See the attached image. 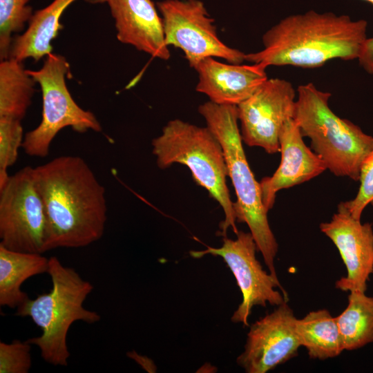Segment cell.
<instances>
[{
  "label": "cell",
  "instance_id": "cell-25",
  "mask_svg": "<svg viewBox=\"0 0 373 373\" xmlns=\"http://www.w3.org/2000/svg\"><path fill=\"white\" fill-rule=\"evenodd\" d=\"M358 181L360 186L355 198L343 203L355 219L361 220L367 206H373V149L361 165Z\"/></svg>",
  "mask_w": 373,
  "mask_h": 373
},
{
  "label": "cell",
  "instance_id": "cell-20",
  "mask_svg": "<svg viewBox=\"0 0 373 373\" xmlns=\"http://www.w3.org/2000/svg\"><path fill=\"white\" fill-rule=\"evenodd\" d=\"M34 79L22 61L8 57L0 63V117L21 120L31 104Z\"/></svg>",
  "mask_w": 373,
  "mask_h": 373
},
{
  "label": "cell",
  "instance_id": "cell-10",
  "mask_svg": "<svg viewBox=\"0 0 373 373\" xmlns=\"http://www.w3.org/2000/svg\"><path fill=\"white\" fill-rule=\"evenodd\" d=\"M236 240L222 238L219 248L207 247L202 251H191L195 258L207 254L221 257L233 273L241 291L242 300L231 316L233 323L249 326L248 318L254 306H278L288 301L287 294L278 278L265 271L256 257L258 251L250 232L238 231Z\"/></svg>",
  "mask_w": 373,
  "mask_h": 373
},
{
  "label": "cell",
  "instance_id": "cell-24",
  "mask_svg": "<svg viewBox=\"0 0 373 373\" xmlns=\"http://www.w3.org/2000/svg\"><path fill=\"white\" fill-rule=\"evenodd\" d=\"M31 344L27 341L0 342V373H28L32 366Z\"/></svg>",
  "mask_w": 373,
  "mask_h": 373
},
{
  "label": "cell",
  "instance_id": "cell-4",
  "mask_svg": "<svg viewBox=\"0 0 373 373\" xmlns=\"http://www.w3.org/2000/svg\"><path fill=\"white\" fill-rule=\"evenodd\" d=\"M198 112L222 147L228 176L237 198L233 202L236 222L247 224L269 273L278 278L274 260L278 245L269 224L260 182L255 178L242 146L237 106L209 100L199 106Z\"/></svg>",
  "mask_w": 373,
  "mask_h": 373
},
{
  "label": "cell",
  "instance_id": "cell-8",
  "mask_svg": "<svg viewBox=\"0 0 373 373\" xmlns=\"http://www.w3.org/2000/svg\"><path fill=\"white\" fill-rule=\"evenodd\" d=\"M166 44L180 49L191 67L207 57L242 64L245 53L220 39L214 19L201 0H163L157 3Z\"/></svg>",
  "mask_w": 373,
  "mask_h": 373
},
{
  "label": "cell",
  "instance_id": "cell-21",
  "mask_svg": "<svg viewBox=\"0 0 373 373\" xmlns=\"http://www.w3.org/2000/svg\"><path fill=\"white\" fill-rule=\"evenodd\" d=\"M344 350L373 343V297L351 291L345 310L336 317Z\"/></svg>",
  "mask_w": 373,
  "mask_h": 373
},
{
  "label": "cell",
  "instance_id": "cell-12",
  "mask_svg": "<svg viewBox=\"0 0 373 373\" xmlns=\"http://www.w3.org/2000/svg\"><path fill=\"white\" fill-rule=\"evenodd\" d=\"M296 318L287 302L250 326L236 362L247 373H266L297 355Z\"/></svg>",
  "mask_w": 373,
  "mask_h": 373
},
{
  "label": "cell",
  "instance_id": "cell-9",
  "mask_svg": "<svg viewBox=\"0 0 373 373\" xmlns=\"http://www.w3.org/2000/svg\"><path fill=\"white\" fill-rule=\"evenodd\" d=\"M32 168L26 166L0 188V245L21 252L44 253L46 217Z\"/></svg>",
  "mask_w": 373,
  "mask_h": 373
},
{
  "label": "cell",
  "instance_id": "cell-7",
  "mask_svg": "<svg viewBox=\"0 0 373 373\" xmlns=\"http://www.w3.org/2000/svg\"><path fill=\"white\" fill-rule=\"evenodd\" d=\"M69 71L70 64L66 58L52 52L46 56L40 69L27 70L40 86L42 93L41 122L26 133L23 141L22 149L28 155L46 157L52 140L66 127L78 133L102 131L95 115L82 108L71 96L66 83Z\"/></svg>",
  "mask_w": 373,
  "mask_h": 373
},
{
  "label": "cell",
  "instance_id": "cell-22",
  "mask_svg": "<svg viewBox=\"0 0 373 373\" xmlns=\"http://www.w3.org/2000/svg\"><path fill=\"white\" fill-rule=\"evenodd\" d=\"M29 0H0V57L8 58L12 34L21 31L30 19Z\"/></svg>",
  "mask_w": 373,
  "mask_h": 373
},
{
  "label": "cell",
  "instance_id": "cell-6",
  "mask_svg": "<svg viewBox=\"0 0 373 373\" xmlns=\"http://www.w3.org/2000/svg\"><path fill=\"white\" fill-rule=\"evenodd\" d=\"M157 166L161 169L174 164L186 166L194 181L204 188L221 207L224 219L220 235L227 236L231 228L237 234L236 219L227 184L228 170L222 147L211 130L174 119L164 126L151 142Z\"/></svg>",
  "mask_w": 373,
  "mask_h": 373
},
{
  "label": "cell",
  "instance_id": "cell-18",
  "mask_svg": "<svg viewBox=\"0 0 373 373\" xmlns=\"http://www.w3.org/2000/svg\"><path fill=\"white\" fill-rule=\"evenodd\" d=\"M49 258L42 254L21 252L0 245V305L17 309L29 297L21 289L28 278L47 273Z\"/></svg>",
  "mask_w": 373,
  "mask_h": 373
},
{
  "label": "cell",
  "instance_id": "cell-2",
  "mask_svg": "<svg viewBox=\"0 0 373 373\" xmlns=\"http://www.w3.org/2000/svg\"><path fill=\"white\" fill-rule=\"evenodd\" d=\"M367 22L347 15L314 10L290 15L267 30L262 50L245 61L265 66L314 68L339 59H357L367 39Z\"/></svg>",
  "mask_w": 373,
  "mask_h": 373
},
{
  "label": "cell",
  "instance_id": "cell-27",
  "mask_svg": "<svg viewBox=\"0 0 373 373\" xmlns=\"http://www.w3.org/2000/svg\"><path fill=\"white\" fill-rule=\"evenodd\" d=\"M362 1H366L373 6V0H362Z\"/></svg>",
  "mask_w": 373,
  "mask_h": 373
},
{
  "label": "cell",
  "instance_id": "cell-1",
  "mask_svg": "<svg viewBox=\"0 0 373 373\" xmlns=\"http://www.w3.org/2000/svg\"><path fill=\"white\" fill-rule=\"evenodd\" d=\"M46 217L44 251L86 247L104 235L105 189L81 157L61 155L32 168Z\"/></svg>",
  "mask_w": 373,
  "mask_h": 373
},
{
  "label": "cell",
  "instance_id": "cell-23",
  "mask_svg": "<svg viewBox=\"0 0 373 373\" xmlns=\"http://www.w3.org/2000/svg\"><path fill=\"white\" fill-rule=\"evenodd\" d=\"M23 138L21 120L0 117V188L10 178L8 169L16 162Z\"/></svg>",
  "mask_w": 373,
  "mask_h": 373
},
{
  "label": "cell",
  "instance_id": "cell-28",
  "mask_svg": "<svg viewBox=\"0 0 373 373\" xmlns=\"http://www.w3.org/2000/svg\"><path fill=\"white\" fill-rule=\"evenodd\" d=\"M372 274H373V271H372Z\"/></svg>",
  "mask_w": 373,
  "mask_h": 373
},
{
  "label": "cell",
  "instance_id": "cell-17",
  "mask_svg": "<svg viewBox=\"0 0 373 373\" xmlns=\"http://www.w3.org/2000/svg\"><path fill=\"white\" fill-rule=\"evenodd\" d=\"M75 0H53L46 7L37 10L28 21L26 30L12 39L9 57L23 61L32 58L35 61L48 56L52 50L51 42L61 27V16ZM104 3L106 0H88Z\"/></svg>",
  "mask_w": 373,
  "mask_h": 373
},
{
  "label": "cell",
  "instance_id": "cell-16",
  "mask_svg": "<svg viewBox=\"0 0 373 373\" xmlns=\"http://www.w3.org/2000/svg\"><path fill=\"white\" fill-rule=\"evenodd\" d=\"M115 19L117 39L162 60L170 57L162 21L151 0H106Z\"/></svg>",
  "mask_w": 373,
  "mask_h": 373
},
{
  "label": "cell",
  "instance_id": "cell-13",
  "mask_svg": "<svg viewBox=\"0 0 373 373\" xmlns=\"http://www.w3.org/2000/svg\"><path fill=\"white\" fill-rule=\"evenodd\" d=\"M319 228L335 245L346 267L347 275L336 281V288L365 293L373 271L372 224L355 219L342 202L331 220Z\"/></svg>",
  "mask_w": 373,
  "mask_h": 373
},
{
  "label": "cell",
  "instance_id": "cell-5",
  "mask_svg": "<svg viewBox=\"0 0 373 373\" xmlns=\"http://www.w3.org/2000/svg\"><path fill=\"white\" fill-rule=\"evenodd\" d=\"M331 96L312 82L300 85L293 119L327 169L357 182L361 165L373 149V136L335 114L329 106Z\"/></svg>",
  "mask_w": 373,
  "mask_h": 373
},
{
  "label": "cell",
  "instance_id": "cell-15",
  "mask_svg": "<svg viewBox=\"0 0 373 373\" xmlns=\"http://www.w3.org/2000/svg\"><path fill=\"white\" fill-rule=\"evenodd\" d=\"M267 68L262 63L236 64L207 57L193 68L198 75L195 89L216 104L237 106L268 79Z\"/></svg>",
  "mask_w": 373,
  "mask_h": 373
},
{
  "label": "cell",
  "instance_id": "cell-14",
  "mask_svg": "<svg viewBox=\"0 0 373 373\" xmlns=\"http://www.w3.org/2000/svg\"><path fill=\"white\" fill-rule=\"evenodd\" d=\"M303 137L295 120H287L279 136L280 165L271 176L264 177L260 182L267 211L273 208L280 190L307 182L327 169L323 160L305 144Z\"/></svg>",
  "mask_w": 373,
  "mask_h": 373
},
{
  "label": "cell",
  "instance_id": "cell-3",
  "mask_svg": "<svg viewBox=\"0 0 373 373\" xmlns=\"http://www.w3.org/2000/svg\"><path fill=\"white\" fill-rule=\"evenodd\" d=\"M47 273L52 281L50 291L28 298L16 309V316L29 317L41 330V334L27 341L36 345L41 358L55 366H67L70 352L67 334L72 324L82 321L92 324L100 315L84 307L83 303L94 287L71 267L55 256L49 258Z\"/></svg>",
  "mask_w": 373,
  "mask_h": 373
},
{
  "label": "cell",
  "instance_id": "cell-11",
  "mask_svg": "<svg viewBox=\"0 0 373 373\" xmlns=\"http://www.w3.org/2000/svg\"><path fill=\"white\" fill-rule=\"evenodd\" d=\"M296 93L284 79H267L237 105L242 142L269 154L280 152L279 136L287 120L294 118Z\"/></svg>",
  "mask_w": 373,
  "mask_h": 373
},
{
  "label": "cell",
  "instance_id": "cell-26",
  "mask_svg": "<svg viewBox=\"0 0 373 373\" xmlns=\"http://www.w3.org/2000/svg\"><path fill=\"white\" fill-rule=\"evenodd\" d=\"M357 60L366 73L373 75V37L365 41Z\"/></svg>",
  "mask_w": 373,
  "mask_h": 373
},
{
  "label": "cell",
  "instance_id": "cell-19",
  "mask_svg": "<svg viewBox=\"0 0 373 373\" xmlns=\"http://www.w3.org/2000/svg\"><path fill=\"white\" fill-rule=\"evenodd\" d=\"M296 332L310 358L326 360L338 356L344 350L336 317L326 309L312 311L296 319Z\"/></svg>",
  "mask_w": 373,
  "mask_h": 373
}]
</instances>
